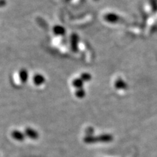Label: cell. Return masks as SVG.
I'll return each instance as SVG.
<instances>
[{
    "instance_id": "cell-3",
    "label": "cell",
    "mask_w": 157,
    "mask_h": 157,
    "mask_svg": "<svg viewBox=\"0 0 157 157\" xmlns=\"http://www.w3.org/2000/svg\"><path fill=\"white\" fill-rule=\"evenodd\" d=\"M43 77H41V75H36L34 77V81L36 84H39L40 83H43Z\"/></svg>"
},
{
    "instance_id": "cell-2",
    "label": "cell",
    "mask_w": 157,
    "mask_h": 157,
    "mask_svg": "<svg viewBox=\"0 0 157 157\" xmlns=\"http://www.w3.org/2000/svg\"><path fill=\"white\" fill-rule=\"evenodd\" d=\"M11 136L14 139L18 141V142H22L25 139V134L18 130H14L12 132Z\"/></svg>"
},
{
    "instance_id": "cell-4",
    "label": "cell",
    "mask_w": 157,
    "mask_h": 157,
    "mask_svg": "<svg viewBox=\"0 0 157 157\" xmlns=\"http://www.w3.org/2000/svg\"><path fill=\"white\" fill-rule=\"evenodd\" d=\"M27 77H28V74H27V71L23 70L21 72V78L23 80V81H26L27 80Z\"/></svg>"
},
{
    "instance_id": "cell-1",
    "label": "cell",
    "mask_w": 157,
    "mask_h": 157,
    "mask_svg": "<svg viewBox=\"0 0 157 157\" xmlns=\"http://www.w3.org/2000/svg\"><path fill=\"white\" fill-rule=\"evenodd\" d=\"M25 134L28 138L32 139H37L39 138V134L34 129L30 128H27L25 129Z\"/></svg>"
}]
</instances>
